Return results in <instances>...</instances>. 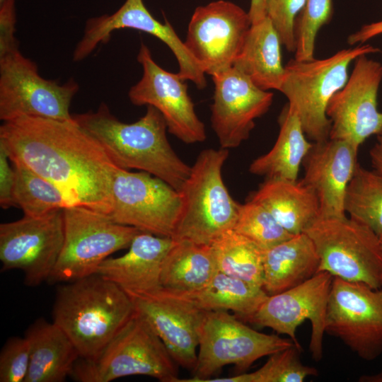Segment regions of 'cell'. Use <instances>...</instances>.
I'll list each match as a JSON object with an SVG mask.
<instances>
[{
    "instance_id": "6da1fadb",
    "label": "cell",
    "mask_w": 382,
    "mask_h": 382,
    "mask_svg": "<svg viewBox=\"0 0 382 382\" xmlns=\"http://www.w3.org/2000/svg\"><path fill=\"white\" fill-rule=\"evenodd\" d=\"M0 146L57 185L72 205L108 214L117 167L102 146L74 120L21 117L4 122Z\"/></svg>"
},
{
    "instance_id": "7a4b0ae2",
    "label": "cell",
    "mask_w": 382,
    "mask_h": 382,
    "mask_svg": "<svg viewBox=\"0 0 382 382\" xmlns=\"http://www.w3.org/2000/svg\"><path fill=\"white\" fill-rule=\"evenodd\" d=\"M74 122L90 134L119 168L146 172L179 191L191 166L175 152L167 136L161 113L147 105L137 122L125 123L102 103L96 111L72 115Z\"/></svg>"
},
{
    "instance_id": "3957f363",
    "label": "cell",
    "mask_w": 382,
    "mask_h": 382,
    "mask_svg": "<svg viewBox=\"0 0 382 382\" xmlns=\"http://www.w3.org/2000/svg\"><path fill=\"white\" fill-rule=\"evenodd\" d=\"M129 296L94 274L57 287L52 322L69 337L79 356L94 359L135 313Z\"/></svg>"
},
{
    "instance_id": "277c9868",
    "label": "cell",
    "mask_w": 382,
    "mask_h": 382,
    "mask_svg": "<svg viewBox=\"0 0 382 382\" xmlns=\"http://www.w3.org/2000/svg\"><path fill=\"white\" fill-rule=\"evenodd\" d=\"M228 150L202 151L178 191L181 210L172 238L211 245L236 224L241 204L229 194L222 178Z\"/></svg>"
},
{
    "instance_id": "5b68a950",
    "label": "cell",
    "mask_w": 382,
    "mask_h": 382,
    "mask_svg": "<svg viewBox=\"0 0 382 382\" xmlns=\"http://www.w3.org/2000/svg\"><path fill=\"white\" fill-rule=\"evenodd\" d=\"M380 52L370 45L343 49L321 59H291L285 66L279 91L288 99L306 137L313 142L330 139L331 121L326 115L328 103L348 80V67L361 55Z\"/></svg>"
},
{
    "instance_id": "8992f818",
    "label": "cell",
    "mask_w": 382,
    "mask_h": 382,
    "mask_svg": "<svg viewBox=\"0 0 382 382\" xmlns=\"http://www.w3.org/2000/svg\"><path fill=\"white\" fill-rule=\"evenodd\" d=\"M144 375L178 382L177 363L150 325L137 312L94 359L79 357L70 377L80 382H110Z\"/></svg>"
},
{
    "instance_id": "52a82bcc",
    "label": "cell",
    "mask_w": 382,
    "mask_h": 382,
    "mask_svg": "<svg viewBox=\"0 0 382 382\" xmlns=\"http://www.w3.org/2000/svg\"><path fill=\"white\" fill-rule=\"evenodd\" d=\"M64 237L57 264L47 282H70L96 273L112 253L128 248L138 228L120 224L108 214L81 205L63 209Z\"/></svg>"
},
{
    "instance_id": "ba28073f",
    "label": "cell",
    "mask_w": 382,
    "mask_h": 382,
    "mask_svg": "<svg viewBox=\"0 0 382 382\" xmlns=\"http://www.w3.org/2000/svg\"><path fill=\"white\" fill-rule=\"evenodd\" d=\"M304 233L318 252V272L382 287V242L367 226L347 216L319 217Z\"/></svg>"
},
{
    "instance_id": "9c48e42d",
    "label": "cell",
    "mask_w": 382,
    "mask_h": 382,
    "mask_svg": "<svg viewBox=\"0 0 382 382\" xmlns=\"http://www.w3.org/2000/svg\"><path fill=\"white\" fill-rule=\"evenodd\" d=\"M294 345L291 339L260 332L228 311H206L194 376L178 382H206L228 364L244 371L257 359Z\"/></svg>"
},
{
    "instance_id": "30bf717a",
    "label": "cell",
    "mask_w": 382,
    "mask_h": 382,
    "mask_svg": "<svg viewBox=\"0 0 382 382\" xmlns=\"http://www.w3.org/2000/svg\"><path fill=\"white\" fill-rule=\"evenodd\" d=\"M73 79L60 85L38 73L37 64L20 52L0 57V119L37 117L74 121L69 108L79 91Z\"/></svg>"
},
{
    "instance_id": "8fae6325",
    "label": "cell",
    "mask_w": 382,
    "mask_h": 382,
    "mask_svg": "<svg viewBox=\"0 0 382 382\" xmlns=\"http://www.w3.org/2000/svg\"><path fill=\"white\" fill-rule=\"evenodd\" d=\"M112 208L108 214L115 223L142 232L172 238L181 210L178 191L146 172L117 168L112 184Z\"/></svg>"
},
{
    "instance_id": "7c38bea8",
    "label": "cell",
    "mask_w": 382,
    "mask_h": 382,
    "mask_svg": "<svg viewBox=\"0 0 382 382\" xmlns=\"http://www.w3.org/2000/svg\"><path fill=\"white\" fill-rule=\"evenodd\" d=\"M325 331L364 360L378 357L382 353V287L333 277Z\"/></svg>"
},
{
    "instance_id": "4fadbf2b",
    "label": "cell",
    "mask_w": 382,
    "mask_h": 382,
    "mask_svg": "<svg viewBox=\"0 0 382 382\" xmlns=\"http://www.w3.org/2000/svg\"><path fill=\"white\" fill-rule=\"evenodd\" d=\"M64 237L63 209L40 216L24 215L1 224V271L21 270L29 286L47 281L61 253Z\"/></svg>"
},
{
    "instance_id": "5bb4252c",
    "label": "cell",
    "mask_w": 382,
    "mask_h": 382,
    "mask_svg": "<svg viewBox=\"0 0 382 382\" xmlns=\"http://www.w3.org/2000/svg\"><path fill=\"white\" fill-rule=\"evenodd\" d=\"M251 26L248 12L236 4L219 0L195 8L185 45L211 76L233 66Z\"/></svg>"
},
{
    "instance_id": "9a60e30c",
    "label": "cell",
    "mask_w": 382,
    "mask_h": 382,
    "mask_svg": "<svg viewBox=\"0 0 382 382\" xmlns=\"http://www.w3.org/2000/svg\"><path fill=\"white\" fill-rule=\"evenodd\" d=\"M127 294L135 311L150 325L177 364L193 371L197 360L199 328L206 311L190 293L163 286L145 293Z\"/></svg>"
},
{
    "instance_id": "2e32d148",
    "label": "cell",
    "mask_w": 382,
    "mask_h": 382,
    "mask_svg": "<svg viewBox=\"0 0 382 382\" xmlns=\"http://www.w3.org/2000/svg\"><path fill=\"white\" fill-rule=\"evenodd\" d=\"M332 279L328 272H319L297 286L269 295L249 323L286 335L301 347L296 329L304 320H309V351L314 360L320 361L323 355L325 314Z\"/></svg>"
},
{
    "instance_id": "e0dca14e",
    "label": "cell",
    "mask_w": 382,
    "mask_h": 382,
    "mask_svg": "<svg viewBox=\"0 0 382 382\" xmlns=\"http://www.w3.org/2000/svg\"><path fill=\"white\" fill-rule=\"evenodd\" d=\"M381 79V64L366 54L355 59L350 77L327 107L326 115L331 121L330 139L359 148L371 136L382 132V112L377 108Z\"/></svg>"
},
{
    "instance_id": "ac0fdd59",
    "label": "cell",
    "mask_w": 382,
    "mask_h": 382,
    "mask_svg": "<svg viewBox=\"0 0 382 382\" xmlns=\"http://www.w3.org/2000/svg\"><path fill=\"white\" fill-rule=\"evenodd\" d=\"M137 60L143 69L141 79L128 92L134 105H151L163 115L168 131L186 144L202 142L205 127L188 94L186 81L178 73L161 68L146 45L141 44Z\"/></svg>"
},
{
    "instance_id": "d6986e66",
    "label": "cell",
    "mask_w": 382,
    "mask_h": 382,
    "mask_svg": "<svg viewBox=\"0 0 382 382\" xmlns=\"http://www.w3.org/2000/svg\"><path fill=\"white\" fill-rule=\"evenodd\" d=\"M121 28L135 29L158 38L174 54L179 66V76L183 80L191 81L199 89L206 87L205 74L191 56L184 42L167 20L163 24L151 14L143 0H126L112 14L88 19L83 37L74 49L73 60L84 59L100 43L109 41L115 30Z\"/></svg>"
},
{
    "instance_id": "ffe728a7",
    "label": "cell",
    "mask_w": 382,
    "mask_h": 382,
    "mask_svg": "<svg viewBox=\"0 0 382 382\" xmlns=\"http://www.w3.org/2000/svg\"><path fill=\"white\" fill-rule=\"evenodd\" d=\"M212 78L214 83L212 127L221 149L236 148L248 139L255 120L269 110L273 93L256 86L234 66Z\"/></svg>"
},
{
    "instance_id": "44dd1931",
    "label": "cell",
    "mask_w": 382,
    "mask_h": 382,
    "mask_svg": "<svg viewBox=\"0 0 382 382\" xmlns=\"http://www.w3.org/2000/svg\"><path fill=\"white\" fill-rule=\"evenodd\" d=\"M359 148L340 139L313 142L305 156L302 181L316 193L320 217H343L346 190L358 164Z\"/></svg>"
},
{
    "instance_id": "7402d4cb",
    "label": "cell",
    "mask_w": 382,
    "mask_h": 382,
    "mask_svg": "<svg viewBox=\"0 0 382 382\" xmlns=\"http://www.w3.org/2000/svg\"><path fill=\"white\" fill-rule=\"evenodd\" d=\"M174 243L170 237L140 232L132 240L127 253L106 258L96 274L114 282L126 293L156 290L162 286V265Z\"/></svg>"
},
{
    "instance_id": "603a6c76",
    "label": "cell",
    "mask_w": 382,
    "mask_h": 382,
    "mask_svg": "<svg viewBox=\"0 0 382 382\" xmlns=\"http://www.w3.org/2000/svg\"><path fill=\"white\" fill-rule=\"evenodd\" d=\"M25 337L30 343V357L24 382H62L70 377L80 356L58 325L40 318L29 326Z\"/></svg>"
},
{
    "instance_id": "cb8c5ba5",
    "label": "cell",
    "mask_w": 382,
    "mask_h": 382,
    "mask_svg": "<svg viewBox=\"0 0 382 382\" xmlns=\"http://www.w3.org/2000/svg\"><path fill=\"white\" fill-rule=\"evenodd\" d=\"M249 199L264 206L292 235L303 233L320 215L316 193L302 180L265 178Z\"/></svg>"
},
{
    "instance_id": "d4e9b609",
    "label": "cell",
    "mask_w": 382,
    "mask_h": 382,
    "mask_svg": "<svg viewBox=\"0 0 382 382\" xmlns=\"http://www.w3.org/2000/svg\"><path fill=\"white\" fill-rule=\"evenodd\" d=\"M320 258L311 238L301 233L264 250L262 288L274 295L318 272Z\"/></svg>"
},
{
    "instance_id": "484cf974",
    "label": "cell",
    "mask_w": 382,
    "mask_h": 382,
    "mask_svg": "<svg viewBox=\"0 0 382 382\" xmlns=\"http://www.w3.org/2000/svg\"><path fill=\"white\" fill-rule=\"evenodd\" d=\"M282 42L270 19L266 16L253 24L242 50L233 66L258 88L279 91L285 67L282 64Z\"/></svg>"
},
{
    "instance_id": "4316f807",
    "label": "cell",
    "mask_w": 382,
    "mask_h": 382,
    "mask_svg": "<svg viewBox=\"0 0 382 382\" xmlns=\"http://www.w3.org/2000/svg\"><path fill=\"white\" fill-rule=\"evenodd\" d=\"M279 132L272 148L252 161L249 171L265 178L298 180L303 161L311 149L300 121L288 105L278 120Z\"/></svg>"
},
{
    "instance_id": "83f0119b",
    "label": "cell",
    "mask_w": 382,
    "mask_h": 382,
    "mask_svg": "<svg viewBox=\"0 0 382 382\" xmlns=\"http://www.w3.org/2000/svg\"><path fill=\"white\" fill-rule=\"evenodd\" d=\"M218 271L211 245L175 241L163 261L161 283L169 289L194 293L207 286Z\"/></svg>"
},
{
    "instance_id": "f1b7e54d",
    "label": "cell",
    "mask_w": 382,
    "mask_h": 382,
    "mask_svg": "<svg viewBox=\"0 0 382 382\" xmlns=\"http://www.w3.org/2000/svg\"><path fill=\"white\" fill-rule=\"evenodd\" d=\"M190 294L202 309L231 311L246 322L269 296L263 288L220 271L204 288Z\"/></svg>"
},
{
    "instance_id": "f546056e",
    "label": "cell",
    "mask_w": 382,
    "mask_h": 382,
    "mask_svg": "<svg viewBox=\"0 0 382 382\" xmlns=\"http://www.w3.org/2000/svg\"><path fill=\"white\" fill-rule=\"evenodd\" d=\"M211 246L219 271L262 288L264 250L257 245L232 229Z\"/></svg>"
},
{
    "instance_id": "4dcf8cb0",
    "label": "cell",
    "mask_w": 382,
    "mask_h": 382,
    "mask_svg": "<svg viewBox=\"0 0 382 382\" xmlns=\"http://www.w3.org/2000/svg\"><path fill=\"white\" fill-rule=\"evenodd\" d=\"M344 210L382 242V177L376 171L358 163L346 190Z\"/></svg>"
},
{
    "instance_id": "1f68e13d",
    "label": "cell",
    "mask_w": 382,
    "mask_h": 382,
    "mask_svg": "<svg viewBox=\"0 0 382 382\" xmlns=\"http://www.w3.org/2000/svg\"><path fill=\"white\" fill-rule=\"evenodd\" d=\"M11 163L15 170L14 203L25 216H43L72 205L54 183L21 163Z\"/></svg>"
},
{
    "instance_id": "d6a6232c",
    "label": "cell",
    "mask_w": 382,
    "mask_h": 382,
    "mask_svg": "<svg viewBox=\"0 0 382 382\" xmlns=\"http://www.w3.org/2000/svg\"><path fill=\"white\" fill-rule=\"evenodd\" d=\"M300 350L294 345L270 355L266 363L252 373L210 378L206 382H303L308 376H316L318 371L302 364Z\"/></svg>"
},
{
    "instance_id": "836d02e7",
    "label": "cell",
    "mask_w": 382,
    "mask_h": 382,
    "mask_svg": "<svg viewBox=\"0 0 382 382\" xmlns=\"http://www.w3.org/2000/svg\"><path fill=\"white\" fill-rule=\"evenodd\" d=\"M233 230L263 250L294 236L286 231L264 206L251 199L241 204Z\"/></svg>"
},
{
    "instance_id": "e575fe53",
    "label": "cell",
    "mask_w": 382,
    "mask_h": 382,
    "mask_svg": "<svg viewBox=\"0 0 382 382\" xmlns=\"http://www.w3.org/2000/svg\"><path fill=\"white\" fill-rule=\"evenodd\" d=\"M333 15L332 0H306L305 6L296 20L294 59H314L316 40L319 30L328 24Z\"/></svg>"
},
{
    "instance_id": "d590c367",
    "label": "cell",
    "mask_w": 382,
    "mask_h": 382,
    "mask_svg": "<svg viewBox=\"0 0 382 382\" xmlns=\"http://www.w3.org/2000/svg\"><path fill=\"white\" fill-rule=\"evenodd\" d=\"M30 357V346L25 336L8 339L0 352V381L24 382Z\"/></svg>"
},
{
    "instance_id": "8d00e7d4",
    "label": "cell",
    "mask_w": 382,
    "mask_h": 382,
    "mask_svg": "<svg viewBox=\"0 0 382 382\" xmlns=\"http://www.w3.org/2000/svg\"><path fill=\"white\" fill-rule=\"evenodd\" d=\"M306 0H267V16L279 34L282 44L291 52L296 50L294 26Z\"/></svg>"
},
{
    "instance_id": "74e56055",
    "label": "cell",
    "mask_w": 382,
    "mask_h": 382,
    "mask_svg": "<svg viewBox=\"0 0 382 382\" xmlns=\"http://www.w3.org/2000/svg\"><path fill=\"white\" fill-rule=\"evenodd\" d=\"M15 0L0 1V57L19 50L15 37L16 13Z\"/></svg>"
},
{
    "instance_id": "f35d334b",
    "label": "cell",
    "mask_w": 382,
    "mask_h": 382,
    "mask_svg": "<svg viewBox=\"0 0 382 382\" xmlns=\"http://www.w3.org/2000/svg\"><path fill=\"white\" fill-rule=\"evenodd\" d=\"M9 161L6 150L0 146V205L4 209L16 207L13 200L15 170Z\"/></svg>"
},
{
    "instance_id": "ab89813d",
    "label": "cell",
    "mask_w": 382,
    "mask_h": 382,
    "mask_svg": "<svg viewBox=\"0 0 382 382\" xmlns=\"http://www.w3.org/2000/svg\"><path fill=\"white\" fill-rule=\"evenodd\" d=\"M382 34V21L364 25L358 31L351 34L347 38L350 45L364 43L367 40Z\"/></svg>"
},
{
    "instance_id": "60d3db41",
    "label": "cell",
    "mask_w": 382,
    "mask_h": 382,
    "mask_svg": "<svg viewBox=\"0 0 382 382\" xmlns=\"http://www.w3.org/2000/svg\"><path fill=\"white\" fill-rule=\"evenodd\" d=\"M377 136V141L369 152L373 169L382 177V132Z\"/></svg>"
},
{
    "instance_id": "b9f144b4",
    "label": "cell",
    "mask_w": 382,
    "mask_h": 382,
    "mask_svg": "<svg viewBox=\"0 0 382 382\" xmlns=\"http://www.w3.org/2000/svg\"><path fill=\"white\" fill-rule=\"evenodd\" d=\"M267 0H251L248 14L251 25L257 23L267 16Z\"/></svg>"
},
{
    "instance_id": "7bdbcfd3",
    "label": "cell",
    "mask_w": 382,
    "mask_h": 382,
    "mask_svg": "<svg viewBox=\"0 0 382 382\" xmlns=\"http://www.w3.org/2000/svg\"><path fill=\"white\" fill-rule=\"evenodd\" d=\"M358 381L359 382H382V371L376 374L362 375Z\"/></svg>"
}]
</instances>
